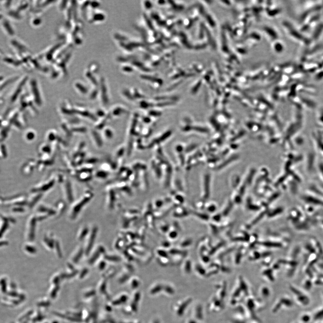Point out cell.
<instances>
[{
    "label": "cell",
    "instance_id": "7",
    "mask_svg": "<svg viewBox=\"0 0 323 323\" xmlns=\"http://www.w3.org/2000/svg\"><path fill=\"white\" fill-rule=\"evenodd\" d=\"M84 254V248L82 246L77 247L72 254L71 259L74 262L80 260L83 255Z\"/></svg>",
    "mask_w": 323,
    "mask_h": 323
},
{
    "label": "cell",
    "instance_id": "9",
    "mask_svg": "<svg viewBox=\"0 0 323 323\" xmlns=\"http://www.w3.org/2000/svg\"><path fill=\"white\" fill-rule=\"evenodd\" d=\"M89 229L87 226H83L79 230L77 238L79 241H82L85 239L89 232Z\"/></svg>",
    "mask_w": 323,
    "mask_h": 323
},
{
    "label": "cell",
    "instance_id": "10",
    "mask_svg": "<svg viewBox=\"0 0 323 323\" xmlns=\"http://www.w3.org/2000/svg\"><path fill=\"white\" fill-rule=\"evenodd\" d=\"M66 208V206L65 202L61 201H58L57 203L55 209H54L56 212V215H62L65 210Z\"/></svg>",
    "mask_w": 323,
    "mask_h": 323
},
{
    "label": "cell",
    "instance_id": "13",
    "mask_svg": "<svg viewBox=\"0 0 323 323\" xmlns=\"http://www.w3.org/2000/svg\"><path fill=\"white\" fill-rule=\"evenodd\" d=\"M3 122L4 120H2V118H1V117H0V125H1V124H2V123ZM1 127L2 126H0V127Z\"/></svg>",
    "mask_w": 323,
    "mask_h": 323
},
{
    "label": "cell",
    "instance_id": "2",
    "mask_svg": "<svg viewBox=\"0 0 323 323\" xmlns=\"http://www.w3.org/2000/svg\"><path fill=\"white\" fill-rule=\"evenodd\" d=\"M98 230V228L97 226H93L91 229H89V232L85 238V244L84 247V254L87 256L89 255L91 251L93 249Z\"/></svg>",
    "mask_w": 323,
    "mask_h": 323
},
{
    "label": "cell",
    "instance_id": "4",
    "mask_svg": "<svg viewBox=\"0 0 323 323\" xmlns=\"http://www.w3.org/2000/svg\"><path fill=\"white\" fill-rule=\"evenodd\" d=\"M63 190L64 197L66 201L68 203H72L74 201L73 193L71 184L69 181H67L64 184Z\"/></svg>",
    "mask_w": 323,
    "mask_h": 323
},
{
    "label": "cell",
    "instance_id": "8",
    "mask_svg": "<svg viewBox=\"0 0 323 323\" xmlns=\"http://www.w3.org/2000/svg\"><path fill=\"white\" fill-rule=\"evenodd\" d=\"M56 240L52 237L45 236L44 238L43 242L44 245L47 250L49 251H53L54 248L55 243Z\"/></svg>",
    "mask_w": 323,
    "mask_h": 323
},
{
    "label": "cell",
    "instance_id": "5",
    "mask_svg": "<svg viewBox=\"0 0 323 323\" xmlns=\"http://www.w3.org/2000/svg\"><path fill=\"white\" fill-rule=\"evenodd\" d=\"M37 219L34 217H31L30 219L28 226V238L29 241H32L35 238V232L36 221Z\"/></svg>",
    "mask_w": 323,
    "mask_h": 323
},
{
    "label": "cell",
    "instance_id": "1",
    "mask_svg": "<svg viewBox=\"0 0 323 323\" xmlns=\"http://www.w3.org/2000/svg\"><path fill=\"white\" fill-rule=\"evenodd\" d=\"M93 197V194L92 193L89 191H87L78 200L75 202L70 210V218L71 220H74L83 208L90 201Z\"/></svg>",
    "mask_w": 323,
    "mask_h": 323
},
{
    "label": "cell",
    "instance_id": "6",
    "mask_svg": "<svg viewBox=\"0 0 323 323\" xmlns=\"http://www.w3.org/2000/svg\"><path fill=\"white\" fill-rule=\"evenodd\" d=\"M93 251H91L89 255H91L90 261H93L98 259L101 256L106 253L105 249L102 245H98L95 248H93Z\"/></svg>",
    "mask_w": 323,
    "mask_h": 323
},
{
    "label": "cell",
    "instance_id": "12",
    "mask_svg": "<svg viewBox=\"0 0 323 323\" xmlns=\"http://www.w3.org/2000/svg\"><path fill=\"white\" fill-rule=\"evenodd\" d=\"M35 134L34 132L31 130H28L25 132V139L28 141H32L35 137Z\"/></svg>",
    "mask_w": 323,
    "mask_h": 323
},
{
    "label": "cell",
    "instance_id": "11",
    "mask_svg": "<svg viewBox=\"0 0 323 323\" xmlns=\"http://www.w3.org/2000/svg\"><path fill=\"white\" fill-rule=\"evenodd\" d=\"M54 250V251L56 255L59 257H62V252L61 247L59 242L57 240H56Z\"/></svg>",
    "mask_w": 323,
    "mask_h": 323
},
{
    "label": "cell",
    "instance_id": "3",
    "mask_svg": "<svg viewBox=\"0 0 323 323\" xmlns=\"http://www.w3.org/2000/svg\"><path fill=\"white\" fill-rule=\"evenodd\" d=\"M56 215V212L54 209L44 205H41L38 209L37 214L36 218L37 220H43L50 216Z\"/></svg>",
    "mask_w": 323,
    "mask_h": 323
}]
</instances>
